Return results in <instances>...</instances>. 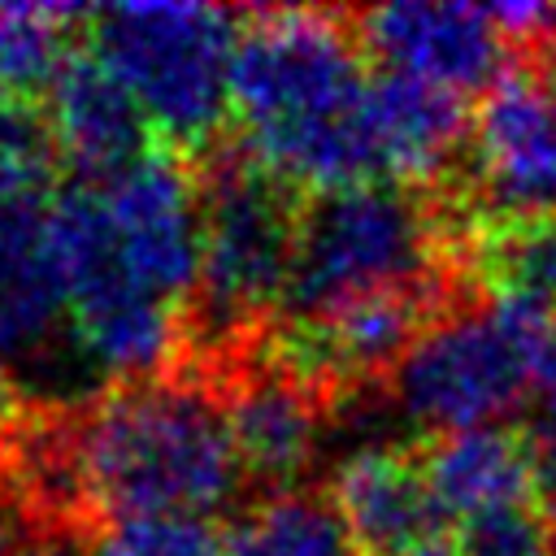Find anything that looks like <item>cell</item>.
Returning a JSON list of instances; mask_svg holds the SVG:
<instances>
[{
	"mask_svg": "<svg viewBox=\"0 0 556 556\" xmlns=\"http://www.w3.org/2000/svg\"><path fill=\"white\" fill-rule=\"evenodd\" d=\"M369 83L352 13L243 9L230 113L239 143L295 191L382 182Z\"/></svg>",
	"mask_w": 556,
	"mask_h": 556,
	"instance_id": "cell-1",
	"label": "cell"
},
{
	"mask_svg": "<svg viewBox=\"0 0 556 556\" xmlns=\"http://www.w3.org/2000/svg\"><path fill=\"white\" fill-rule=\"evenodd\" d=\"M87 508L100 521L208 517L243 482L217 387L191 365L70 404Z\"/></svg>",
	"mask_w": 556,
	"mask_h": 556,
	"instance_id": "cell-2",
	"label": "cell"
},
{
	"mask_svg": "<svg viewBox=\"0 0 556 556\" xmlns=\"http://www.w3.org/2000/svg\"><path fill=\"white\" fill-rule=\"evenodd\" d=\"M469 287L465 239L439 195L356 182L304 200L278 321H313L378 295H430L465 308Z\"/></svg>",
	"mask_w": 556,
	"mask_h": 556,
	"instance_id": "cell-3",
	"label": "cell"
},
{
	"mask_svg": "<svg viewBox=\"0 0 556 556\" xmlns=\"http://www.w3.org/2000/svg\"><path fill=\"white\" fill-rule=\"evenodd\" d=\"M191 174L200 200V282L187 313V365L204 374L278 321L304 204L243 143L204 148Z\"/></svg>",
	"mask_w": 556,
	"mask_h": 556,
	"instance_id": "cell-4",
	"label": "cell"
},
{
	"mask_svg": "<svg viewBox=\"0 0 556 556\" xmlns=\"http://www.w3.org/2000/svg\"><path fill=\"white\" fill-rule=\"evenodd\" d=\"M239 30L243 9L217 4H113L87 13L96 56L126 83L174 156L217 143L230 113Z\"/></svg>",
	"mask_w": 556,
	"mask_h": 556,
	"instance_id": "cell-5",
	"label": "cell"
},
{
	"mask_svg": "<svg viewBox=\"0 0 556 556\" xmlns=\"http://www.w3.org/2000/svg\"><path fill=\"white\" fill-rule=\"evenodd\" d=\"M552 317L513 300L439 317L391 374L400 413L434 439L517 413L539 395V343Z\"/></svg>",
	"mask_w": 556,
	"mask_h": 556,
	"instance_id": "cell-6",
	"label": "cell"
},
{
	"mask_svg": "<svg viewBox=\"0 0 556 556\" xmlns=\"http://www.w3.org/2000/svg\"><path fill=\"white\" fill-rule=\"evenodd\" d=\"M460 239L556 217V56H526L482 91L465 169L439 191Z\"/></svg>",
	"mask_w": 556,
	"mask_h": 556,
	"instance_id": "cell-7",
	"label": "cell"
},
{
	"mask_svg": "<svg viewBox=\"0 0 556 556\" xmlns=\"http://www.w3.org/2000/svg\"><path fill=\"white\" fill-rule=\"evenodd\" d=\"M204 378L217 387L243 478L274 495L295 491V482L317 456L330 400L313 391L300 374H291L265 348V334L239 356L208 369Z\"/></svg>",
	"mask_w": 556,
	"mask_h": 556,
	"instance_id": "cell-8",
	"label": "cell"
},
{
	"mask_svg": "<svg viewBox=\"0 0 556 556\" xmlns=\"http://www.w3.org/2000/svg\"><path fill=\"white\" fill-rule=\"evenodd\" d=\"M352 26L382 70L443 87L460 100L504 78L508 39L478 4H382L352 13Z\"/></svg>",
	"mask_w": 556,
	"mask_h": 556,
	"instance_id": "cell-9",
	"label": "cell"
},
{
	"mask_svg": "<svg viewBox=\"0 0 556 556\" xmlns=\"http://www.w3.org/2000/svg\"><path fill=\"white\" fill-rule=\"evenodd\" d=\"M330 504L361 556H413L443 539V508L430 495L421 452L361 447L334 469Z\"/></svg>",
	"mask_w": 556,
	"mask_h": 556,
	"instance_id": "cell-10",
	"label": "cell"
},
{
	"mask_svg": "<svg viewBox=\"0 0 556 556\" xmlns=\"http://www.w3.org/2000/svg\"><path fill=\"white\" fill-rule=\"evenodd\" d=\"M43 113L52 122L61 161L74 165L78 178H109L152 152V122L96 52L74 48L48 87Z\"/></svg>",
	"mask_w": 556,
	"mask_h": 556,
	"instance_id": "cell-11",
	"label": "cell"
},
{
	"mask_svg": "<svg viewBox=\"0 0 556 556\" xmlns=\"http://www.w3.org/2000/svg\"><path fill=\"white\" fill-rule=\"evenodd\" d=\"M48 204V191L0 182V361L39 356L65 313Z\"/></svg>",
	"mask_w": 556,
	"mask_h": 556,
	"instance_id": "cell-12",
	"label": "cell"
},
{
	"mask_svg": "<svg viewBox=\"0 0 556 556\" xmlns=\"http://www.w3.org/2000/svg\"><path fill=\"white\" fill-rule=\"evenodd\" d=\"M369 130L382 182H404L421 191L426 182L443 187L469 143V117L460 96L391 70L374 74L369 83Z\"/></svg>",
	"mask_w": 556,
	"mask_h": 556,
	"instance_id": "cell-13",
	"label": "cell"
},
{
	"mask_svg": "<svg viewBox=\"0 0 556 556\" xmlns=\"http://www.w3.org/2000/svg\"><path fill=\"white\" fill-rule=\"evenodd\" d=\"M421 465H426L434 504L452 521H469L504 504L539 500L521 430L486 426V430L443 434L421 452Z\"/></svg>",
	"mask_w": 556,
	"mask_h": 556,
	"instance_id": "cell-14",
	"label": "cell"
},
{
	"mask_svg": "<svg viewBox=\"0 0 556 556\" xmlns=\"http://www.w3.org/2000/svg\"><path fill=\"white\" fill-rule=\"evenodd\" d=\"M465 261L473 287H486L491 300L556 313V217L469 235Z\"/></svg>",
	"mask_w": 556,
	"mask_h": 556,
	"instance_id": "cell-15",
	"label": "cell"
},
{
	"mask_svg": "<svg viewBox=\"0 0 556 556\" xmlns=\"http://www.w3.org/2000/svg\"><path fill=\"white\" fill-rule=\"evenodd\" d=\"M226 556H361L339 508L313 491H282L226 530Z\"/></svg>",
	"mask_w": 556,
	"mask_h": 556,
	"instance_id": "cell-16",
	"label": "cell"
},
{
	"mask_svg": "<svg viewBox=\"0 0 556 556\" xmlns=\"http://www.w3.org/2000/svg\"><path fill=\"white\" fill-rule=\"evenodd\" d=\"M74 4H0V96L39 104L74 56Z\"/></svg>",
	"mask_w": 556,
	"mask_h": 556,
	"instance_id": "cell-17",
	"label": "cell"
},
{
	"mask_svg": "<svg viewBox=\"0 0 556 556\" xmlns=\"http://www.w3.org/2000/svg\"><path fill=\"white\" fill-rule=\"evenodd\" d=\"M456 547L465 556H552L556 521L539 500L504 504L469 521H456Z\"/></svg>",
	"mask_w": 556,
	"mask_h": 556,
	"instance_id": "cell-18",
	"label": "cell"
},
{
	"mask_svg": "<svg viewBox=\"0 0 556 556\" xmlns=\"http://www.w3.org/2000/svg\"><path fill=\"white\" fill-rule=\"evenodd\" d=\"M56 161L61 152H56V135L43 104L0 96V182L48 191Z\"/></svg>",
	"mask_w": 556,
	"mask_h": 556,
	"instance_id": "cell-19",
	"label": "cell"
},
{
	"mask_svg": "<svg viewBox=\"0 0 556 556\" xmlns=\"http://www.w3.org/2000/svg\"><path fill=\"white\" fill-rule=\"evenodd\" d=\"M96 556H226V534L204 517H130L100 534Z\"/></svg>",
	"mask_w": 556,
	"mask_h": 556,
	"instance_id": "cell-20",
	"label": "cell"
},
{
	"mask_svg": "<svg viewBox=\"0 0 556 556\" xmlns=\"http://www.w3.org/2000/svg\"><path fill=\"white\" fill-rule=\"evenodd\" d=\"M9 556H83V552L74 539H30L26 547H17Z\"/></svg>",
	"mask_w": 556,
	"mask_h": 556,
	"instance_id": "cell-21",
	"label": "cell"
},
{
	"mask_svg": "<svg viewBox=\"0 0 556 556\" xmlns=\"http://www.w3.org/2000/svg\"><path fill=\"white\" fill-rule=\"evenodd\" d=\"M530 43H539L543 52H552V56H556V4H539L534 39H530Z\"/></svg>",
	"mask_w": 556,
	"mask_h": 556,
	"instance_id": "cell-22",
	"label": "cell"
},
{
	"mask_svg": "<svg viewBox=\"0 0 556 556\" xmlns=\"http://www.w3.org/2000/svg\"><path fill=\"white\" fill-rule=\"evenodd\" d=\"M17 395H13V382H9V369H4V361H0V439H4V430H9V421L17 417Z\"/></svg>",
	"mask_w": 556,
	"mask_h": 556,
	"instance_id": "cell-23",
	"label": "cell"
},
{
	"mask_svg": "<svg viewBox=\"0 0 556 556\" xmlns=\"http://www.w3.org/2000/svg\"><path fill=\"white\" fill-rule=\"evenodd\" d=\"M413 556H465V552L456 547V539H434V543H426V547H417Z\"/></svg>",
	"mask_w": 556,
	"mask_h": 556,
	"instance_id": "cell-24",
	"label": "cell"
},
{
	"mask_svg": "<svg viewBox=\"0 0 556 556\" xmlns=\"http://www.w3.org/2000/svg\"><path fill=\"white\" fill-rule=\"evenodd\" d=\"M9 534H13V508H9V500L0 491V556H9Z\"/></svg>",
	"mask_w": 556,
	"mask_h": 556,
	"instance_id": "cell-25",
	"label": "cell"
},
{
	"mask_svg": "<svg viewBox=\"0 0 556 556\" xmlns=\"http://www.w3.org/2000/svg\"><path fill=\"white\" fill-rule=\"evenodd\" d=\"M547 417H552V421H556V400H547Z\"/></svg>",
	"mask_w": 556,
	"mask_h": 556,
	"instance_id": "cell-26",
	"label": "cell"
}]
</instances>
